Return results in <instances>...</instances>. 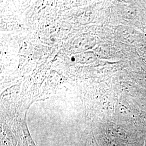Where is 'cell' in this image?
I'll return each instance as SVG.
<instances>
[{
  "label": "cell",
  "mask_w": 146,
  "mask_h": 146,
  "mask_svg": "<svg viewBox=\"0 0 146 146\" xmlns=\"http://www.w3.org/2000/svg\"><path fill=\"white\" fill-rule=\"evenodd\" d=\"M107 134L110 136V137H114L117 139L122 138L124 136L123 132H122L119 128H110L107 131Z\"/></svg>",
  "instance_id": "1"
}]
</instances>
